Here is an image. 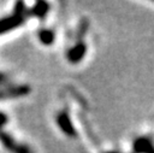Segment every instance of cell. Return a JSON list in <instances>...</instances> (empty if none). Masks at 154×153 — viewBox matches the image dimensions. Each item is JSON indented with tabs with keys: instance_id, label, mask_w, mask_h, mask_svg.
I'll use <instances>...</instances> for the list:
<instances>
[{
	"instance_id": "cell-2",
	"label": "cell",
	"mask_w": 154,
	"mask_h": 153,
	"mask_svg": "<svg viewBox=\"0 0 154 153\" xmlns=\"http://www.w3.org/2000/svg\"><path fill=\"white\" fill-rule=\"evenodd\" d=\"M24 18L22 14H13L11 17H6L4 19H0V34H4L8 30H12L13 28L20 25L23 23Z\"/></svg>"
},
{
	"instance_id": "cell-8",
	"label": "cell",
	"mask_w": 154,
	"mask_h": 153,
	"mask_svg": "<svg viewBox=\"0 0 154 153\" xmlns=\"http://www.w3.org/2000/svg\"><path fill=\"white\" fill-rule=\"evenodd\" d=\"M47 10H48V4L47 2H43V1H40V2H37L31 8V13L35 14V16H37V17H42V16L46 14Z\"/></svg>"
},
{
	"instance_id": "cell-10",
	"label": "cell",
	"mask_w": 154,
	"mask_h": 153,
	"mask_svg": "<svg viewBox=\"0 0 154 153\" xmlns=\"http://www.w3.org/2000/svg\"><path fill=\"white\" fill-rule=\"evenodd\" d=\"M4 80H5V77H4V76H2V75H0V83H1V82H2V81H4Z\"/></svg>"
},
{
	"instance_id": "cell-1",
	"label": "cell",
	"mask_w": 154,
	"mask_h": 153,
	"mask_svg": "<svg viewBox=\"0 0 154 153\" xmlns=\"http://www.w3.org/2000/svg\"><path fill=\"white\" fill-rule=\"evenodd\" d=\"M0 141L4 143V146L11 151L12 153H31L30 148H28L24 145L17 143L10 135L5 134V133H0Z\"/></svg>"
},
{
	"instance_id": "cell-7",
	"label": "cell",
	"mask_w": 154,
	"mask_h": 153,
	"mask_svg": "<svg viewBox=\"0 0 154 153\" xmlns=\"http://www.w3.org/2000/svg\"><path fill=\"white\" fill-rule=\"evenodd\" d=\"M38 37H40V41L45 45H51L53 41H54V33L52 30H48V29H43L38 33Z\"/></svg>"
},
{
	"instance_id": "cell-11",
	"label": "cell",
	"mask_w": 154,
	"mask_h": 153,
	"mask_svg": "<svg viewBox=\"0 0 154 153\" xmlns=\"http://www.w3.org/2000/svg\"><path fill=\"white\" fill-rule=\"evenodd\" d=\"M111 153H114V152H111Z\"/></svg>"
},
{
	"instance_id": "cell-5",
	"label": "cell",
	"mask_w": 154,
	"mask_h": 153,
	"mask_svg": "<svg viewBox=\"0 0 154 153\" xmlns=\"http://www.w3.org/2000/svg\"><path fill=\"white\" fill-rule=\"evenodd\" d=\"M134 148L138 153H154V147L152 142L146 137L137 139L134 143Z\"/></svg>"
},
{
	"instance_id": "cell-6",
	"label": "cell",
	"mask_w": 154,
	"mask_h": 153,
	"mask_svg": "<svg viewBox=\"0 0 154 153\" xmlns=\"http://www.w3.org/2000/svg\"><path fill=\"white\" fill-rule=\"evenodd\" d=\"M30 92V88L26 86H19V87H12L6 90L0 92V98H12V96H19L24 95Z\"/></svg>"
},
{
	"instance_id": "cell-9",
	"label": "cell",
	"mask_w": 154,
	"mask_h": 153,
	"mask_svg": "<svg viewBox=\"0 0 154 153\" xmlns=\"http://www.w3.org/2000/svg\"><path fill=\"white\" fill-rule=\"evenodd\" d=\"M6 120H7V118H6V116L4 114V113H1L0 112V128L6 123Z\"/></svg>"
},
{
	"instance_id": "cell-4",
	"label": "cell",
	"mask_w": 154,
	"mask_h": 153,
	"mask_svg": "<svg viewBox=\"0 0 154 153\" xmlns=\"http://www.w3.org/2000/svg\"><path fill=\"white\" fill-rule=\"evenodd\" d=\"M85 54V45L79 42L75 45L69 52H67V59L71 63H78Z\"/></svg>"
},
{
	"instance_id": "cell-3",
	"label": "cell",
	"mask_w": 154,
	"mask_h": 153,
	"mask_svg": "<svg viewBox=\"0 0 154 153\" xmlns=\"http://www.w3.org/2000/svg\"><path fill=\"white\" fill-rule=\"evenodd\" d=\"M57 122H58L60 129L66 135H69V136H75L76 135L75 128H73V125H72V123H71V120H70V118H69V116H67L66 112L59 113L58 117H57Z\"/></svg>"
}]
</instances>
